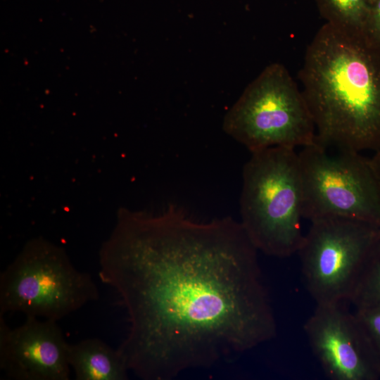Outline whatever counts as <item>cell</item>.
Returning <instances> with one entry per match:
<instances>
[{
    "instance_id": "cell-1",
    "label": "cell",
    "mask_w": 380,
    "mask_h": 380,
    "mask_svg": "<svg viewBox=\"0 0 380 380\" xmlns=\"http://www.w3.org/2000/svg\"><path fill=\"white\" fill-rule=\"evenodd\" d=\"M258 251L231 217L201 221L174 204L158 213L122 209L99 275L127 311L117 349L129 370L170 380L274 338Z\"/></svg>"
},
{
    "instance_id": "cell-2",
    "label": "cell",
    "mask_w": 380,
    "mask_h": 380,
    "mask_svg": "<svg viewBox=\"0 0 380 380\" xmlns=\"http://www.w3.org/2000/svg\"><path fill=\"white\" fill-rule=\"evenodd\" d=\"M299 77L324 146L380 150V48L363 33L326 23L308 45Z\"/></svg>"
},
{
    "instance_id": "cell-3",
    "label": "cell",
    "mask_w": 380,
    "mask_h": 380,
    "mask_svg": "<svg viewBox=\"0 0 380 380\" xmlns=\"http://www.w3.org/2000/svg\"><path fill=\"white\" fill-rule=\"evenodd\" d=\"M241 224L258 251L277 257L297 253L303 186L298 153L274 146L251 153L242 172Z\"/></svg>"
},
{
    "instance_id": "cell-4",
    "label": "cell",
    "mask_w": 380,
    "mask_h": 380,
    "mask_svg": "<svg viewBox=\"0 0 380 380\" xmlns=\"http://www.w3.org/2000/svg\"><path fill=\"white\" fill-rule=\"evenodd\" d=\"M99 299L90 274L44 238L27 241L0 274V315L21 312L58 322Z\"/></svg>"
},
{
    "instance_id": "cell-5",
    "label": "cell",
    "mask_w": 380,
    "mask_h": 380,
    "mask_svg": "<svg viewBox=\"0 0 380 380\" xmlns=\"http://www.w3.org/2000/svg\"><path fill=\"white\" fill-rule=\"evenodd\" d=\"M224 132L251 153L315 142V123L303 94L281 63L267 65L226 113Z\"/></svg>"
},
{
    "instance_id": "cell-6",
    "label": "cell",
    "mask_w": 380,
    "mask_h": 380,
    "mask_svg": "<svg viewBox=\"0 0 380 380\" xmlns=\"http://www.w3.org/2000/svg\"><path fill=\"white\" fill-rule=\"evenodd\" d=\"M298 158L303 218L344 217L380 227V179L369 159L316 141Z\"/></svg>"
},
{
    "instance_id": "cell-7",
    "label": "cell",
    "mask_w": 380,
    "mask_h": 380,
    "mask_svg": "<svg viewBox=\"0 0 380 380\" xmlns=\"http://www.w3.org/2000/svg\"><path fill=\"white\" fill-rule=\"evenodd\" d=\"M379 243L380 227L372 223L337 217L311 221L297 253L316 305L350 302Z\"/></svg>"
},
{
    "instance_id": "cell-8",
    "label": "cell",
    "mask_w": 380,
    "mask_h": 380,
    "mask_svg": "<svg viewBox=\"0 0 380 380\" xmlns=\"http://www.w3.org/2000/svg\"><path fill=\"white\" fill-rule=\"evenodd\" d=\"M344 303L319 304L303 329L326 376L332 380H376L380 368L354 313Z\"/></svg>"
},
{
    "instance_id": "cell-9",
    "label": "cell",
    "mask_w": 380,
    "mask_h": 380,
    "mask_svg": "<svg viewBox=\"0 0 380 380\" xmlns=\"http://www.w3.org/2000/svg\"><path fill=\"white\" fill-rule=\"evenodd\" d=\"M57 322L26 316L11 328L0 315V369L14 380H68V347Z\"/></svg>"
},
{
    "instance_id": "cell-10",
    "label": "cell",
    "mask_w": 380,
    "mask_h": 380,
    "mask_svg": "<svg viewBox=\"0 0 380 380\" xmlns=\"http://www.w3.org/2000/svg\"><path fill=\"white\" fill-rule=\"evenodd\" d=\"M68 362L77 380H126L129 369L118 349L97 338L68 347Z\"/></svg>"
},
{
    "instance_id": "cell-11",
    "label": "cell",
    "mask_w": 380,
    "mask_h": 380,
    "mask_svg": "<svg viewBox=\"0 0 380 380\" xmlns=\"http://www.w3.org/2000/svg\"><path fill=\"white\" fill-rule=\"evenodd\" d=\"M320 15L341 30L363 33L370 0H316Z\"/></svg>"
},
{
    "instance_id": "cell-12",
    "label": "cell",
    "mask_w": 380,
    "mask_h": 380,
    "mask_svg": "<svg viewBox=\"0 0 380 380\" xmlns=\"http://www.w3.org/2000/svg\"><path fill=\"white\" fill-rule=\"evenodd\" d=\"M350 302L355 307L380 303V243L369 259Z\"/></svg>"
},
{
    "instance_id": "cell-13",
    "label": "cell",
    "mask_w": 380,
    "mask_h": 380,
    "mask_svg": "<svg viewBox=\"0 0 380 380\" xmlns=\"http://www.w3.org/2000/svg\"><path fill=\"white\" fill-rule=\"evenodd\" d=\"M354 314L380 368V303L357 306Z\"/></svg>"
},
{
    "instance_id": "cell-14",
    "label": "cell",
    "mask_w": 380,
    "mask_h": 380,
    "mask_svg": "<svg viewBox=\"0 0 380 380\" xmlns=\"http://www.w3.org/2000/svg\"><path fill=\"white\" fill-rule=\"evenodd\" d=\"M363 34L370 42L380 48V0H370Z\"/></svg>"
},
{
    "instance_id": "cell-15",
    "label": "cell",
    "mask_w": 380,
    "mask_h": 380,
    "mask_svg": "<svg viewBox=\"0 0 380 380\" xmlns=\"http://www.w3.org/2000/svg\"><path fill=\"white\" fill-rule=\"evenodd\" d=\"M369 160L374 172L380 179V150L376 151Z\"/></svg>"
}]
</instances>
